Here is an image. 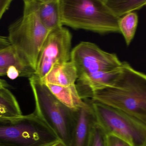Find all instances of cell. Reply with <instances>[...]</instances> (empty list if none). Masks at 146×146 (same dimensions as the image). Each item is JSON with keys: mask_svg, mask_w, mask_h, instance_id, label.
Returning <instances> with one entry per match:
<instances>
[{"mask_svg": "<svg viewBox=\"0 0 146 146\" xmlns=\"http://www.w3.org/2000/svg\"><path fill=\"white\" fill-rule=\"evenodd\" d=\"M89 98L119 110L146 127V74L126 62L111 85L92 92Z\"/></svg>", "mask_w": 146, "mask_h": 146, "instance_id": "obj_1", "label": "cell"}, {"mask_svg": "<svg viewBox=\"0 0 146 146\" xmlns=\"http://www.w3.org/2000/svg\"><path fill=\"white\" fill-rule=\"evenodd\" d=\"M22 16L11 24L8 38L11 45L36 72L41 49L50 32L41 22L37 0H24Z\"/></svg>", "mask_w": 146, "mask_h": 146, "instance_id": "obj_2", "label": "cell"}, {"mask_svg": "<svg viewBox=\"0 0 146 146\" xmlns=\"http://www.w3.org/2000/svg\"><path fill=\"white\" fill-rule=\"evenodd\" d=\"M62 25L100 34L119 33L120 18L104 0H60Z\"/></svg>", "mask_w": 146, "mask_h": 146, "instance_id": "obj_3", "label": "cell"}, {"mask_svg": "<svg viewBox=\"0 0 146 146\" xmlns=\"http://www.w3.org/2000/svg\"><path fill=\"white\" fill-rule=\"evenodd\" d=\"M35 101L34 112L66 146H70L75 121V111L60 102L35 75L29 78Z\"/></svg>", "mask_w": 146, "mask_h": 146, "instance_id": "obj_4", "label": "cell"}, {"mask_svg": "<svg viewBox=\"0 0 146 146\" xmlns=\"http://www.w3.org/2000/svg\"><path fill=\"white\" fill-rule=\"evenodd\" d=\"M59 140L35 112L0 119V146H49Z\"/></svg>", "mask_w": 146, "mask_h": 146, "instance_id": "obj_5", "label": "cell"}, {"mask_svg": "<svg viewBox=\"0 0 146 146\" xmlns=\"http://www.w3.org/2000/svg\"><path fill=\"white\" fill-rule=\"evenodd\" d=\"M95 121L107 135L123 139L133 146H146V127L124 112L89 100Z\"/></svg>", "mask_w": 146, "mask_h": 146, "instance_id": "obj_6", "label": "cell"}, {"mask_svg": "<svg viewBox=\"0 0 146 146\" xmlns=\"http://www.w3.org/2000/svg\"><path fill=\"white\" fill-rule=\"evenodd\" d=\"M71 61L76 68L77 80L99 72L118 69L123 65L116 54L104 51L88 42H81L74 47Z\"/></svg>", "mask_w": 146, "mask_h": 146, "instance_id": "obj_7", "label": "cell"}, {"mask_svg": "<svg viewBox=\"0 0 146 146\" xmlns=\"http://www.w3.org/2000/svg\"><path fill=\"white\" fill-rule=\"evenodd\" d=\"M72 38L63 27L50 32L40 51L34 75L42 79L56 64L71 61Z\"/></svg>", "mask_w": 146, "mask_h": 146, "instance_id": "obj_8", "label": "cell"}, {"mask_svg": "<svg viewBox=\"0 0 146 146\" xmlns=\"http://www.w3.org/2000/svg\"><path fill=\"white\" fill-rule=\"evenodd\" d=\"M94 122L90 104L89 107L75 111L74 127L69 146H88L92 127Z\"/></svg>", "mask_w": 146, "mask_h": 146, "instance_id": "obj_9", "label": "cell"}, {"mask_svg": "<svg viewBox=\"0 0 146 146\" xmlns=\"http://www.w3.org/2000/svg\"><path fill=\"white\" fill-rule=\"evenodd\" d=\"M78 75L75 66L71 61L55 65L43 79L45 85L68 87L75 85Z\"/></svg>", "mask_w": 146, "mask_h": 146, "instance_id": "obj_10", "label": "cell"}, {"mask_svg": "<svg viewBox=\"0 0 146 146\" xmlns=\"http://www.w3.org/2000/svg\"><path fill=\"white\" fill-rule=\"evenodd\" d=\"M45 85L60 102L73 111H77L90 105L88 99L84 100L81 97L76 84L68 87Z\"/></svg>", "mask_w": 146, "mask_h": 146, "instance_id": "obj_11", "label": "cell"}, {"mask_svg": "<svg viewBox=\"0 0 146 146\" xmlns=\"http://www.w3.org/2000/svg\"><path fill=\"white\" fill-rule=\"evenodd\" d=\"M38 15L50 32L63 26L61 21L60 0H37Z\"/></svg>", "mask_w": 146, "mask_h": 146, "instance_id": "obj_12", "label": "cell"}, {"mask_svg": "<svg viewBox=\"0 0 146 146\" xmlns=\"http://www.w3.org/2000/svg\"><path fill=\"white\" fill-rule=\"evenodd\" d=\"M10 66H14L19 69L21 77L29 78L35 74V70L22 59L11 45L0 51V69H7Z\"/></svg>", "mask_w": 146, "mask_h": 146, "instance_id": "obj_13", "label": "cell"}, {"mask_svg": "<svg viewBox=\"0 0 146 146\" xmlns=\"http://www.w3.org/2000/svg\"><path fill=\"white\" fill-rule=\"evenodd\" d=\"M20 107L13 94L7 88L0 90V119L19 117Z\"/></svg>", "mask_w": 146, "mask_h": 146, "instance_id": "obj_14", "label": "cell"}, {"mask_svg": "<svg viewBox=\"0 0 146 146\" xmlns=\"http://www.w3.org/2000/svg\"><path fill=\"white\" fill-rule=\"evenodd\" d=\"M104 1L112 13L118 18L134 12L135 10L141 9L146 4V0H104Z\"/></svg>", "mask_w": 146, "mask_h": 146, "instance_id": "obj_15", "label": "cell"}, {"mask_svg": "<svg viewBox=\"0 0 146 146\" xmlns=\"http://www.w3.org/2000/svg\"><path fill=\"white\" fill-rule=\"evenodd\" d=\"M139 22V17L135 12L129 13L119 19V31L122 34L127 45L133 39Z\"/></svg>", "mask_w": 146, "mask_h": 146, "instance_id": "obj_16", "label": "cell"}, {"mask_svg": "<svg viewBox=\"0 0 146 146\" xmlns=\"http://www.w3.org/2000/svg\"><path fill=\"white\" fill-rule=\"evenodd\" d=\"M106 135L94 122L92 127L88 146H106Z\"/></svg>", "mask_w": 146, "mask_h": 146, "instance_id": "obj_17", "label": "cell"}, {"mask_svg": "<svg viewBox=\"0 0 146 146\" xmlns=\"http://www.w3.org/2000/svg\"><path fill=\"white\" fill-rule=\"evenodd\" d=\"M106 146H133L127 141L113 135H107Z\"/></svg>", "mask_w": 146, "mask_h": 146, "instance_id": "obj_18", "label": "cell"}, {"mask_svg": "<svg viewBox=\"0 0 146 146\" xmlns=\"http://www.w3.org/2000/svg\"><path fill=\"white\" fill-rule=\"evenodd\" d=\"M6 75L11 80H14L21 77V73L19 69L14 66H10L7 69Z\"/></svg>", "mask_w": 146, "mask_h": 146, "instance_id": "obj_19", "label": "cell"}, {"mask_svg": "<svg viewBox=\"0 0 146 146\" xmlns=\"http://www.w3.org/2000/svg\"><path fill=\"white\" fill-rule=\"evenodd\" d=\"M12 2L13 0H0V20L10 7Z\"/></svg>", "mask_w": 146, "mask_h": 146, "instance_id": "obj_20", "label": "cell"}, {"mask_svg": "<svg viewBox=\"0 0 146 146\" xmlns=\"http://www.w3.org/2000/svg\"><path fill=\"white\" fill-rule=\"evenodd\" d=\"M8 37L0 36V51L11 45Z\"/></svg>", "mask_w": 146, "mask_h": 146, "instance_id": "obj_21", "label": "cell"}, {"mask_svg": "<svg viewBox=\"0 0 146 146\" xmlns=\"http://www.w3.org/2000/svg\"><path fill=\"white\" fill-rule=\"evenodd\" d=\"M9 86V85L6 81L0 79V90L3 88H7Z\"/></svg>", "mask_w": 146, "mask_h": 146, "instance_id": "obj_22", "label": "cell"}, {"mask_svg": "<svg viewBox=\"0 0 146 146\" xmlns=\"http://www.w3.org/2000/svg\"><path fill=\"white\" fill-rule=\"evenodd\" d=\"M50 146H66L62 141H61L60 140H58L57 141H55L54 143L50 145Z\"/></svg>", "mask_w": 146, "mask_h": 146, "instance_id": "obj_23", "label": "cell"}, {"mask_svg": "<svg viewBox=\"0 0 146 146\" xmlns=\"http://www.w3.org/2000/svg\"><path fill=\"white\" fill-rule=\"evenodd\" d=\"M52 144H51V145H52Z\"/></svg>", "mask_w": 146, "mask_h": 146, "instance_id": "obj_24", "label": "cell"}, {"mask_svg": "<svg viewBox=\"0 0 146 146\" xmlns=\"http://www.w3.org/2000/svg\"></svg>", "mask_w": 146, "mask_h": 146, "instance_id": "obj_25", "label": "cell"}]
</instances>
